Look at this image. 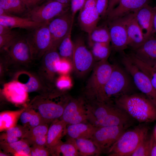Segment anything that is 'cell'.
Listing matches in <instances>:
<instances>
[{"instance_id":"cell-49","label":"cell","mask_w":156,"mask_h":156,"mask_svg":"<svg viewBox=\"0 0 156 156\" xmlns=\"http://www.w3.org/2000/svg\"><path fill=\"white\" fill-rule=\"evenodd\" d=\"M120 0H109L106 15L118 4Z\"/></svg>"},{"instance_id":"cell-11","label":"cell","mask_w":156,"mask_h":156,"mask_svg":"<svg viewBox=\"0 0 156 156\" xmlns=\"http://www.w3.org/2000/svg\"><path fill=\"white\" fill-rule=\"evenodd\" d=\"M73 42V69L78 76L83 77L93 68L96 62L92 53L86 47L82 37H77Z\"/></svg>"},{"instance_id":"cell-14","label":"cell","mask_w":156,"mask_h":156,"mask_svg":"<svg viewBox=\"0 0 156 156\" xmlns=\"http://www.w3.org/2000/svg\"><path fill=\"white\" fill-rule=\"evenodd\" d=\"M74 20L70 9L48 23L52 41L51 48L57 49L62 41L72 31Z\"/></svg>"},{"instance_id":"cell-53","label":"cell","mask_w":156,"mask_h":156,"mask_svg":"<svg viewBox=\"0 0 156 156\" xmlns=\"http://www.w3.org/2000/svg\"><path fill=\"white\" fill-rule=\"evenodd\" d=\"M152 35L156 37V8L155 7L154 12L153 21Z\"/></svg>"},{"instance_id":"cell-30","label":"cell","mask_w":156,"mask_h":156,"mask_svg":"<svg viewBox=\"0 0 156 156\" xmlns=\"http://www.w3.org/2000/svg\"><path fill=\"white\" fill-rule=\"evenodd\" d=\"M79 156H98L101 152L90 139H74Z\"/></svg>"},{"instance_id":"cell-57","label":"cell","mask_w":156,"mask_h":156,"mask_svg":"<svg viewBox=\"0 0 156 156\" xmlns=\"http://www.w3.org/2000/svg\"><path fill=\"white\" fill-rule=\"evenodd\" d=\"M153 66L156 69V62Z\"/></svg>"},{"instance_id":"cell-52","label":"cell","mask_w":156,"mask_h":156,"mask_svg":"<svg viewBox=\"0 0 156 156\" xmlns=\"http://www.w3.org/2000/svg\"><path fill=\"white\" fill-rule=\"evenodd\" d=\"M150 156H156V139L154 138V136L153 142L150 151Z\"/></svg>"},{"instance_id":"cell-43","label":"cell","mask_w":156,"mask_h":156,"mask_svg":"<svg viewBox=\"0 0 156 156\" xmlns=\"http://www.w3.org/2000/svg\"><path fill=\"white\" fill-rule=\"evenodd\" d=\"M51 155L49 148L45 146L32 145L31 147L30 156H47Z\"/></svg>"},{"instance_id":"cell-25","label":"cell","mask_w":156,"mask_h":156,"mask_svg":"<svg viewBox=\"0 0 156 156\" xmlns=\"http://www.w3.org/2000/svg\"><path fill=\"white\" fill-rule=\"evenodd\" d=\"M67 124L62 120H57L53 122L49 127L47 134L46 147L51 148L61 141L64 134H66Z\"/></svg>"},{"instance_id":"cell-17","label":"cell","mask_w":156,"mask_h":156,"mask_svg":"<svg viewBox=\"0 0 156 156\" xmlns=\"http://www.w3.org/2000/svg\"><path fill=\"white\" fill-rule=\"evenodd\" d=\"M110 42L116 51H121L128 47V39L124 16L108 21Z\"/></svg>"},{"instance_id":"cell-37","label":"cell","mask_w":156,"mask_h":156,"mask_svg":"<svg viewBox=\"0 0 156 156\" xmlns=\"http://www.w3.org/2000/svg\"><path fill=\"white\" fill-rule=\"evenodd\" d=\"M153 140V134L150 136L148 135L142 141L131 156H150Z\"/></svg>"},{"instance_id":"cell-35","label":"cell","mask_w":156,"mask_h":156,"mask_svg":"<svg viewBox=\"0 0 156 156\" xmlns=\"http://www.w3.org/2000/svg\"><path fill=\"white\" fill-rule=\"evenodd\" d=\"M128 55L131 61L147 75L156 90V69L153 66L147 64L138 58L133 53Z\"/></svg>"},{"instance_id":"cell-15","label":"cell","mask_w":156,"mask_h":156,"mask_svg":"<svg viewBox=\"0 0 156 156\" xmlns=\"http://www.w3.org/2000/svg\"><path fill=\"white\" fill-rule=\"evenodd\" d=\"M13 81L27 92H38L46 94L51 90L44 84L38 74L25 70L14 72Z\"/></svg>"},{"instance_id":"cell-16","label":"cell","mask_w":156,"mask_h":156,"mask_svg":"<svg viewBox=\"0 0 156 156\" xmlns=\"http://www.w3.org/2000/svg\"><path fill=\"white\" fill-rule=\"evenodd\" d=\"M60 119L67 125L88 122L86 102L82 97L68 99Z\"/></svg>"},{"instance_id":"cell-47","label":"cell","mask_w":156,"mask_h":156,"mask_svg":"<svg viewBox=\"0 0 156 156\" xmlns=\"http://www.w3.org/2000/svg\"><path fill=\"white\" fill-rule=\"evenodd\" d=\"M1 142L8 143H13L19 140L18 138L3 133L0 135Z\"/></svg>"},{"instance_id":"cell-7","label":"cell","mask_w":156,"mask_h":156,"mask_svg":"<svg viewBox=\"0 0 156 156\" xmlns=\"http://www.w3.org/2000/svg\"><path fill=\"white\" fill-rule=\"evenodd\" d=\"M25 36L33 60H40L51 47L48 23L29 30Z\"/></svg>"},{"instance_id":"cell-50","label":"cell","mask_w":156,"mask_h":156,"mask_svg":"<svg viewBox=\"0 0 156 156\" xmlns=\"http://www.w3.org/2000/svg\"><path fill=\"white\" fill-rule=\"evenodd\" d=\"M97 0H86L83 8L96 7Z\"/></svg>"},{"instance_id":"cell-5","label":"cell","mask_w":156,"mask_h":156,"mask_svg":"<svg viewBox=\"0 0 156 156\" xmlns=\"http://www.w3.org/2000/svg\"><path fill=\"white\" fill-rule=\"evenodd\" d=\"M148 129L140 126L124 131L107 153L109 156H131L148 135Z\"/></svg>"},{"instance_id":"cell-3","label":"cell","mask_w":156,"mask_h":156,"mask_svg":"<svg viewBox=\"0 0 156 156\" xmlns=\"http://www.w3.org/2000/svg\"><path fill=\"white\" fill-rule=\"evenodd\" d=\"M108 60L96 62L84 91L87 102H106L104 90L114 68Z\"/></svg>"},{"instance_id":"cell-20","label":"cell","mask_w":156,"mask_h":156,"mask_svg":"<svg viewBox=\"0 0 156 156\" xmlns=\"http://www.w3.org/2000/svg\"><path fill=\"white\" fill-rule=\"evenodd\" d=\"M148 0H120L118 5L106 15L108 21L134 12L148 4Z\"/></svg>"},{"instance_id":"cell-29","label":"cell","mask_w":156,"mask_h":156,"mask_svg":"<svg viewBox=\"0 0 156 156\" xmlns=\"http://www.w3.org/2000/svg\"><path fill=\"white\" fill-rule=\"evenodd\" d=\"M49 149L51 155L53 156H79L74 139L70 138L67 141L64 142L61 141L55 146Z\"/></svg>"},{"instance_id":"cell-48","label":"cell","mask_w":156,"mask_h":156,"mask_svg":"<svg viewBox=\"0 0 156 156\" xmlns=\"http://www.w3.org/2000/svg\"><path fill=\"white\" fill-rule=\"evenodd\" d=\"M43 0H24L28 10L40 4Z\"/></svg>"},{"instance_id":"cell-10","label":"cell","mask_w":156,"mask_h":156,"mask_svg":"<svg viewBox=\"0 0 156 156\" xmlns=\"http://www.w3.org/2000/svg\"><path fill=\"white\" fill-rule=\"evenodd\" d=\"M121 61L135 85L156 106V90L147 75L131 61L128 55H124Z\"/></svg>"},{"instance_id":"cell-34","label":"cell","mask_w":156,"mask_h":156,"mask_svg":"<svg viewBox=\"0 0 156 156\" xmlns=\"http://www.w3.org/2000/svg\"><path fill=\"white\" fill-rule=\"evenodd\" d=\"M89 45L95 61L108 60L111 52L109 43H93Z\"/></svg>"},{"instance_id":"cell-6","label":"cell","mask_w":156,"mask_h":156,"mask_svg":"<svg viewBox=\"0 0 156 156\" xmlns=\"http://www.w3.org/2000/svg\"><path fill=\"white\" fill-rule=\"evenodd\" d=\"M113 70L104 88L106 102L112 101L119 96L128 94L134 84L129 74L118 64H114Z\"/></svg>"},{"instance_id":"cell-9","label":"cell","mask_w":156,"mask_h":156,"mask_svg":"<svg viewBox=\"0 0 156 156\" xmlns=\"http://www.w3.org/2000/svg\"><path fill=\"white\" fill-rule=\"evenodd\" d=\"M70 4H63L54 0L46 2L28 10L23 16L35 22L44 23L70 9Z\"/></svg>"},{"instance_id":"cell-21","label":"cell","mask_w":156,"mask_h":156,"mask_svg":"<svg viewBox=\"0 0 156 156\" xmlns=\"http://www.w3.org/2000/svg\"><path fill=\"white\" fill-rule=\"evenodd\" d=\"M79 11L78 18L79 26L88 36L97 26L100 16L96 7L82 8Z\"/></svg>"},{"instance_id":"cell-8","label":"cell","mask_w":156,"mask_h":156,"mask_svg":"<svg viewBox=\"0 0 156 156\" xmlns=\"http://www.w3.org/2000/svg\"><path fill=\"white\" fill-rule=\"evenodd\" d=\"M10 66L27 67L34 60L25 35H22L0 51Z\"/></svg>"},{"instance_id":"cell-41","label":"cell","mask_w":156,"mask_h":156,"mask_svg":"<svg viewBox=\"0 0 156 156\" xmlns=\"http://www.w3.org/2000/svg\"><path fill=\"white\" fill-rule=\"evenodd\" d=\"M73 69L72 62L66 59L61 58L57 66V73L61 75H67Z\"/></svg>"},{"instance_id":"cell-45","label":"cell","mask_w":156,"mask_h":156,"mask_svg":"<svg viewBox=\"0 0 156 156\" xmlns=\"http://www.w3.org/2000/svg\"><path fill=\"white\" fill-rule=\"evenodd\" d=\"M109 0H97L96 8L100 16L106 15Z\"/></svg>"},{"instance_id":"cell-13","label":"cell","mask_w":156,"mask_h":156,"mask_svg":"<svg viewBox=\"0 0 156 156\" xmlns=\"http://www.w3.org/2000/svg\"><path fill=\"white\" fill-rule=\"evenodd\" d=\"M128 124L97 127L90 139L101 153L107 152L122 133Z\"/></svg>"},{"instance_id":"cell-39","label":"cell","mask_w":156,"mask_h":156,"mask_svg":"<svg viewBox=\"0 0 156 156\" xmlns=\"http://www.w3.org/2000/svg\"><path fill=\"white\" fill-rule=\"evenodd\" d=\"M22 35L20 31L13 30L5 34L0 35V51Z\"/></svg>"},{"instance_id":"cell-42","label":"cell","mask_w":156,"mask_h":156,"mask_svg":"<svg viewBox=\"0 0 156 156\" xmlns=\"http://www.w3.org/2000/svg\"><path fill=\"white\" fill-rule=\"evenodd\" d=\"M29 129L24 126H16L11 127L6 130V134L18 138H23Z\"/></svg>"},{"instance_id":"cell-12","label":"cell","mask_w":156,"mask_h":156,"mask_svg":"<svg viewBox=\"0 0 156 156\" xmlns=\"http://www.w3.org/2000/svg\"><path fill=\"white\" fill-rule=\"evenodd\" d=\"M61 59L57 49L51 48L40 59L37 73L45 85L51 90L54 88L57 73V66Z\"/></svg>"},{"instance_id":"cell-19","label":"cell","mask_w":156,"mask_h":156,"mask_svg":"<svg viewBox=\"0 0 156 156\" xmlns=\"http://www.w3.org/2000/svg\"><path fill=\"white\" fill-rule=\"evenodd\" d=\"M155 8L151 7L147 4L133 12L146 40L152 35Z\"/></svg>"},{"instance_id":"cell-4","label":"cell","mask_w":156,"mask_h":156,"mask_svg":"<svg viewBox=\"0 0 156 156\" xmlns=\"http://www.w3.org/2000/svg\"><path fill=\"white\" fill-rule=\"evenodd\" d=\"M58 93H49L40 94L36 96L31 102L29 108L37 112L44 122L48 124L60 118L68 99L58 101L53 99Z\"/></svg>"},{"instance_id":"cell-32","label":"cell","mask_w":156,"mask_h":156,"mask_svg":"<svg viewBox=\"0 0 156 156\" xmlns=\"http://www.w3.org/2000/svg\"><path fill=\"white\" fill-rule=\"evenodd\" d=\"M20 119L23 126L29 129L40 124L45 123L40 115L34 110L29 108L21 114Z\"/></svg>"},{"instance_id":"cell-1","label":"cell","mask_w":156,"mask_h":156,"mask_svg":"<svg viewBox=\"0 0 156 156\" xmlns=\"http://www.w3.org/2000/svg\"><path fill=\"white\" fill-rule=\"evenodd\" d=\"M88 122L97 127L128 124L130 117L112 101L86 102Z\"/></svg>"},{"instance_id":"cell-22","label":"cell","mask_w":156,"mask_h":156,"mask_svg":"<svg viewBox=\"0 0 156 156\" xmlns=\"http://www.w3.org/2000/svg\"><path fill=\"white\" fill-rule=\"evenodd\" d=\"M133 53L147 64L153 66L156 62V37L152 36L146 39Z\"/></svg>"},{"instance_id":"cell-2","label":"cell","mask_w":156,"mask_h":156,"mask_svg":"<svg viewBox=\"0 0 156 156\" xmlns=\"http://www.w3.org/2000/svg\"><path fill=\"white\" fill-rule=\"evenodd\" d=\"M114 103L130 117L140 122L156 121V106L142 93L119 96L115 98Z\"/></svg>"},{"instance_id":"cell-33","label":"cell","mask_w":156,"mask_h":156,"mask_svg":"<svg viewBox=\"0 0 156 156\" xmlns=\"http://www.w3.org/2000/svg\"><path fill=\"white\" fill-rule=\"evenodd\" d=\"M88 36L89 44L93 43H110L109 27L106 25L97 26Z\"/></svg>"},{"instance_id":"cell-55","label":"cell","mask_w":156,"mask_h":156,"mask_svg":"<svg viewBox=\"0 0 156 156\" xmlns=\"http://www.w3.org/2000/svg\"><path fill=\"white\" fill-rule=\"evenodd\" d=\"M153 135L154 138L156 139V126L155 128Z\"/></svg>"},{"instance_id":"cell-24","label":"cell","mask_w":156,"mask_h":156,"mask_svg":"<svg viewBox=\"0 0 156 156\" xmlns=\"http://www.w3.org/2000/svg\"><path fill=\"white\" fill-rule=\"evenodd\" d=\"M97 127L88 122L67 125L66 134L70 138L91 139Z\"/></svg>"},{"instance_id":"cell-31","label":"cell","mask_w":156,"mask_h":156,"mask_svg":"<svg viewBox=\"0 0 156 156\" xmlns=\"http://www.w3.org/2000/svg\"><path fill=\"white\" fill-rule=\"evenodd\" d=\"M25 108L16 111H6L0 114V132L14 127Z\"/></svg>"},{"instance_id":"cell-44","label":"cell","mask_w":156,"mask_h":156,"mask_svg":"<svg viewBox=\"0 0 156 156\" xmlns=\"http://www.w3.org/2000/svg\"><path fill=\"white\" fill-rule=\"evenodd\" d=\"M86 0H70V8L72 16L74 19L77 12L83 7Z\"/></svg>"},{"instance_id":"cell-27","label":"cell","mask_w":156,"mask_h":156,"mask_svg":"<svg viewBox=\"0 0 156 156\" xmlns=\"http://www.w3.org/2000/svg\"><path fill=\"white\" fill-rule=\"evenodd\" d=\"M0 8L5 14L21 17H23L28 10L24 0H0Z\"/></svg>"},{"instance_id":"cell-40","label":"cell","mask_w":156,"mask_h":156,"mask_svg":"<svg viewBox=\"0 0 156 156\" xmlns=\"http://www.w3.org/2000/svg\"><path fill=\"white\" fill-rule=\"evenodd\" d=\"M71 85L70 79L67 75H61L56 79L54 88L60 90H66L70 87Z\"/></svg>"},{"instance_id":"cell-36","label":"cell","mask_w":156,"mask_h":156,"mask_svg":"<svg viewBox=\"0 0 156 156\" xmlns=\"http://www.w3.org/2000/svg\"><path fill=\"white\" fill-rule=\"evenodd\" d=\"M71 31L62 41L57 50L61 58L68 60L72 62L74 44L71 38Z\"/></svg>"},{"instance_id":"cell-54","label":"cell","mask_w":156,"mask_h":156,"mask_svg":"<svg viewBox=\"0 0 156 156\" xmlns=\"http://www.w3.org/2000/svg\"><path fill=\"white\" fill-rule=\"evenodd\" d=\"M63 4H70V0H54Z\"/></svg>"},{"instance_id":"cell-56","label":"cell","mask_w":156,"mask_h":156,"mask_svg":"<svg viewBox=\"0 0 156 156\" xmlns=\"http://www.w3.org/2000/svg\"><path fill=\"white\" fill-rule=\"evenodd\" d=\"M4 153L2 152H0V156H8V155L6 153Z\"/></svg>"},{"instance_id":"cell-51","label":"cell","mask_w":156,"mask_h":156,"mask_svg":"<svg viewBox=\"0 0 156 156\" xmlns=\"http://www.w3.org/2000/svg\"><path fill=\"white\" fill-rule=\"evenodd\" d=\"M12 28L8 26L0 25V35H2L11 31Z\"/></svg>"},{"instance_id":"cell-46","label":"cell","mask_w":156,"mask_h":156,"mask_svg":"<svg viewBox=\"0 0 156 156\" xmlns=\"http://www.w3.org/2000/svg\"><path fill=\"white\" fill-rule=\"evenodd\" d=\"M47 135H43L34 138L28 142L32 145L46 146Z\"/></svg>"},{"instance_id":"cell-18","label":"cell","mask_w":156,"mask_h":156,"mask_svg":"<svg viewBox=\"0 0 156 156\" xmlns=\"http://www.w3.org/2000/svg\"><path fill=\"white\" fill-rule=\"evenodd\" d=\"M126 25L128 47L135 50L140 47L146 40L136 20L133 12L124 16Z\"/></svg>"},{"instance_id":"cell-28","label":"cell","mask_w":156,"mask_h":156,"mask_svg":"<svg viewBox=\"0 0 156 156\" xmlns=\"http://www.w3.org/2000/svg\"><path fill=\"white\" fill-rule=\"evenodd\" d=\"M26 140H21L10 143L0 142V147L5 153L15 156H30L31 147Z\"/></svg>"},{"instance_id":"cell-23","label":"cell","mask_w":156,"mask_h":156,"mask_svg":"<svg viewBox=\"0 0 156 156\" xmlns=\"http://www.w3.org/2000/svg\"><path fill=\"white\" fill-rule=\"evenodd\" d=\"M44 24L35 22L27 17L8 14L0 16V25L12 29L18 28L29 30Z\"/></svg>"},{"instance_id":"cell-38","label":"cell","mask_w":156,"mask_h":156,"mask_svg":"<svg viewBox=\"0 0 156 156\" xmlns=\"http://www.w3.org/2000/svg\"><path fill=\"white\" fill-rule=\"evenodd\" d=\"M49 127L48 124H40L28 130L23 138L28 142L35 138L47 135Z\"/></svg>"},{"instance_id":"cell-26","label":"cell","mask_w":156,"mask_h":156,"mask_svg":"<svg viewBox=\"0 0 156 156\" xmlns=\"http://www.w3.org/2000/svg\"><path fill=\"white\" fill-rule=\"evenodd\" d=\"M2 93L6 98L10 102L16 104L24 103L27 98V92L12 81L4 86Z\"/></svg>"}]
</instances>
